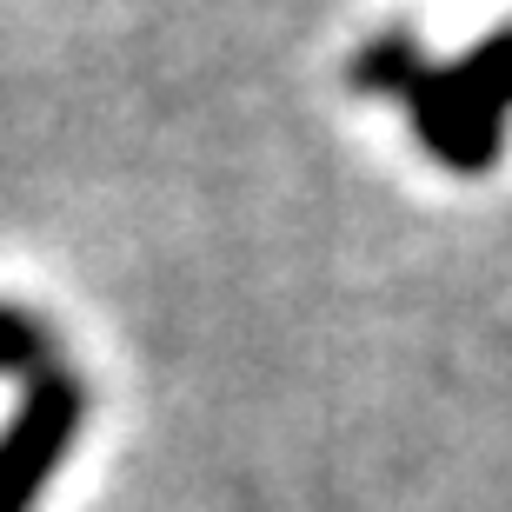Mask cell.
I'll list each match as a JSON object with an SVG mask.
<instances>
[{
  "label": "cell",
  "mask_w": 512,
  "mask_h": 512,
  "mask_svg": "<svg viewBox=\"0 0 512 512\" xmlns=\"http://www.w3.org/2000/svg\"><path fill=\"white\" fill-rule=\"evenodd\" d=\"M87 419V386L67 366H47L27 380L14 419L0 426V512H34V499L47 493V479L60 473L67 446L80 439Z\"/></svg>",
  "instance_id": "1"
},
{
  "label": "cell",
  "mask_w": 512,
  "mask_h": 512,
  "mask_svg": "<svg viewBox=\"0 0 512 512\" xmlns=\"http://www.w3.org/2000/svg\"><path fill=\"white\" fill-rule=\"evenodd\" d=\"M399 107H406L413 140L433 153L446 173L479 180V173L506 153V120H499L493 107H486V100H479L473 87L453 74V60H446V67H439V60H426V67L413 74V87L399 94Z\"/></svg>",
  "instance_id": "2"
},
{
  "label": "cell",
  "mask_w": 512,
  "mask_h": 512,
  "mask_svg": "<svg viewBox=\"0 0 512 512\" xmlns=\"http://www.w3.org/2000/svg\"><path fill=\"white\" fill-rule=\"evenodd\" d=\"M419 67H426V47H419V34H413V27H386V34H373L360 54H353V87H360V94L399 100L406 87H413Z\"/></svg>",
  "instance_id": "3"
},
{
  "label": "cell",
  "mask_w": 512,
  "mask_h": 512,
  "mask_svg": "<svg viewBox=\"0 0 512 512\" xmlns=\"http://www.w3.org/2000/svg\"><path fill=\"white\" fill-rule=\"evenodd\" d=\"M453 74L466 80L499 120H512V27H493L479 47H466V54L453 60Z\"/></svg>",
  "instance_id": "4"
},
{
  "label": "cell",
  "mask_w": 512,
  "mask_h": 512,
  "mask_svg": "<svg viewBox=\"0 0 512 512\" xmlns=\"http://www.w3.org/2000/svg\"><path fill=\"white\" fill-rule=\"evenodd\" d=\"M47 366H54V326L0 300V380H34Z\"/></svg>",
  "instance_id": "5"
}]
</instances>
